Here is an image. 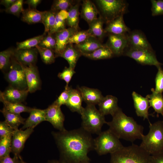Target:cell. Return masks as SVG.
Listing matches in <instances>:
<instances>
[{
  "label": "cell",
  "mask_w": 163,
  "mask_h": 163,
  "mask_svg": "<svg viewBox=\"0 0 163 163\" xmlns=\"http://www.w3.org/2000/svg\"><path fill=\"white\" fill-rule=\"evenodd\" d=\"M43 11L28 8L24 9L22 13L21 20L28 24L42 23Z\"/></svg>",
  "instance_id": "obj_28"
},
{
  "label": "cell",
  "mask_w": 163,
  "mask_h": 163,
  "mask_svg": "<svg viewBox=\"0 0 163 163\" xmlns=\"http://www.w3.org/2000/svg\"><path fill=\"white\" fill-rule=\"evenodd\" d=\"M21 163H27L23 161L22 158H21Z\"/></svg>",
  "instance_id": "obj_54"
},
{
  "label": "cell",
  "mask_w": 163,
  "mask_h": 163,
  "mask_svg": "<svg viewBox=\"0 0 163 163\" xmlns=\"http://www.w3.org/2000/svg\"><path fill=\"white\" fill-rule=\"evenodd\" d=\"M0 111L5 118V120L14 130L18 129L21 125H23L26 119L23 118L20 114L10 112L4 107Z\"/></svg>",
  "instance_id": "obj_29"
},
{
  "label": "cell",
  "mask_w": 163,
  "mask_h": 163,
  "mask_svg": "<svg viewBox=\"0 0 163 163\" xmlns=\"http://www.w3.org/2000/svg\"><path fill=\"white\" fill-rule=\"evenodd\" d=\"M133 59L138 63L142 65L154 66L157 68L163 65L156 58L153 49L136 48L128 46L123 55Z\"/></svg>",
  "instance_id": "obj_8"
},
{
  "label": "cell",
  "mask_w": 163,
  "mask_h": 163,
  "mask_svg": "<svg viewBox=\"0 0 163 163\" xmlns=\"http://www.w3.org/2000/svg\"><path fill=\"white\" fill-rule=\"evenodd\" d=\"M41 0H27L24 2V3L27 4L29 6V8L36 9L37 6L41 2Z\"/></svg>",
  "instance_id": "obj_51"
},
{
  "label": "cell",
  "mask_w": 163,
  "mask_h": 163,
  "mask_svg": "<svg viewBox=\"0 0 163 163\" xmlns=\"http://www.w3.org/2000/svg\"><path fill=\"white\" fill-rule=\"evenodd\" d=\"M44 33L42 34L30 38L24 41L17 43L16 49H29L34 48L38 45L41 40L46 35Z\"/></svg>",
  "instance_id": "obj_38"
},
{
  "label": "cell",
  "mask_w": 163,
  "mask_h": 163,
  "mask_svg": "<svg viewBox=\"0 0 163 163\" xmlns=\"http://www.w3.org/2000/svg\"><path fill=\"white\" fill-rule=\"evenodd\" d=\"M16 0H2L0 4L4 5L5 9L10 8L16 1Z\"/></svg>",
  "instance_id": "obj_52"
},
{
  "label": "cell",
  "mask_w": 163,
  "mask_h": 163,
  "mask_svg": "<svg viewBox=\"0 0 163 163\" xmlns=\"http://www.w3.org/2000/svg\"><path fill=\"white\" fill-rule=\"evenodd\" d=\"M104 45L96 37L91 36L83 42L76 45L75 47L81 53H90Z\"/></svg>",
  "instance_id": "obj_25"
},
{
  "label": "cell",
  "mask_w": 163,
  "mask_h": 163,
  "mask_svg": "<svg viewBox=\"0 0 163 163\" xmlns=\"http://www.w3.org/2000/svg\"><path fill=\"white\" fill-rule=\"evenodd\" d=\"M46 121L45 110L33 108L20 129L24 130L27 128L34 129L41 122Z\"/></svg>",
  "instance_id": "obj_22"
},
{
  "label": "cell",
  "mask_w": 163,
  "mask_h": 163,
  "mask_svg": "<svg viewBox=\"0 0 163 163\" xmlns=\"http://www.w3.org/2000/svg\"><path fill=\"white\" fill-rule=\"evenodd\" d=\"M57 12L52 10L43 11L42 23L44 26V33H48L53 27Z\"/></svg>",
  "instance_id": "obj_36"
},
{
  "label": "cell",
  "mask_w": 163,
  "mask_h": 163,
  "mask_svg": "<svg viewBox=\"0 0 163 163\" xmlns=\"http://www.w3.org/2000/svg\"><path fill=\"white\" fill-rule=\"evenodd\" d=\"M112 117L111 121L107 124L109 129L119 139L132 142L137 139L141 140L144 127L133 118L126 115L120 107Z\"/></svg>",
  "instance_id": "obj_2"
},
{
  "label": "cell",
  "mask_w": 163,
  "mask_h": 163,
  "mask_svg": "<svg viewBox=\"0 0 163 163\" xmlns=\"http://www.w3.org/2000/svg\"><path fill=\"white\" fill-rule=\"evenodd\" d=\"M99 16L106 24L127 11L128 4L123 0H96Z\"/></svg>",
  "instance_id": "obj_6"
},
{
  "label": "cell",
  "mask_w": 163,
  "mask_h": 163,
  "mask_svg": "<svg viewBox=\"0 0 163 163\" xmlns=\"http://www.w3.org/2000/svg\"><path fill=\"white\" fill-rule=\"evenodd\" d=\"M118 99L113 96L108 95L104 97L98 104L99 110L104 116L110 114L112 116L118 110Z\"/></svg>",
  "instance_id": "obj_21"
},
{
  "label": "cell",
  "mask_w": 163,
  "mask_h": 163,
  "mask_svg": "<svg viewBox=\"0 0 163 163\" xmlns=\"http://www.w3.org/2000/svg\"><path fill=\"white\" fill-rule=\"evenodd\" d=\"M152 15L153 16L163 15V0H151Z\"/></svg>",
  "instance_id": "obj_46"
},
{
  "label": "cell",
  "mask_w": 163,
  "mask_h": 163,
  "mask_svg": "<svg viewBox=\"0 0 163 163\" xmlns=\"http://www.w3.org/2000/svg\"><path fill=\"white\" fill-rule=\"evenodd\" d=\"M122 14L107 24L104 29L106 34L123 35L128 34L130 29L125 24Z\"/></svg>",
  "instance_id": "obj_19"
},
{
  "label": "cell",
  "mask_w": 163,
  "mask_h": 163,
  "mask_svg": "<svg viewBox=\"0 0 163 163\" xmlns=\"http://www.w3.org/2000/svg\"><path fill=\"white\" fill-rule=\"evenodd\" d=\"M150 163H163V152L150 155Z\"/></svg>",
  "instance_id": "obj_50"
},
{
  "label": "cell",
  "mask_w": 163,
  "mask_h": 163,
  "mask_svg": "<svg viewBox=\"0 0 163 163\" xmlns=\"http://www.w3.org/2000/svg\"><path fill=\"white\" fill-rule=\"evenodd\" d=\"M14 131L5 120L0 122V138L12 134Z\"/></svg>",
  "instance_id": "obj_48"
},
{
  "label": "cell",
  "mask_w": 163,
  "mask_h": 163,
  "mask_svg": "<svg viewBox=\"0 0 163 163\" xmlns=\"http://www.w3.org/2000/svg\"><path fill=\"white\" fill-rule=\"evenodd\" d=\"M78 30L69 27L54 34L56 43L54 52L56 57L60 56L68 44L70 37Z\"/></svg>",
  "instance_id": "obj_15"
},
{
  "label": "cell",
  "mask_w": 163,
  "mask_h": 163,
  "mask_svg": "<svg viewBox=\"0 0 163 163\" xmlns=\"http://www.w3.org/2000/svg\"><path fill=\"white\" fill-rule=\"evenodd\" d=\"M0 100L4 105V108L7 111L16 114L22 112L30 113L33 108L27 106L22 103H14L5 100L0 94Z\"/></svg>",
  "instance_id": "obj_30"
},
{
  "label": "cell",
  "mask_w": 163,
  "mask_h": 163,
  "mask_svg": "<svg viewBox=\"0 0 163 163\" xmlns=\"http://www.w3.org/2000/svg\"><path fill=\"white\" fill-rule=\"evenodd\" d=\"M83 101L81 94L77 89L72 88L69 99L66 105L72 112L81 114L84 108L82 106Z\"/></svg>",
  "instance_id": "obj_24"
},
{
  "label": "cell",
  "mask_w": 163,
  "mask_h": 163,
  "mask_svg": "<svg viewBox=\"0 0 163 163\" xmlns=\"http://www.w3.org/2000/svg\"><path fill=\"white\" fill-rule=\"evenodd\" d=\"M77 2L72 0H54L51 10L56 12L61 10L68 11L70 8L74 5Z\"/></svg>",
  "instance_id": "obj_40"
},
{
  "label": "cell",
  "mask_w": 163,
  "mask_h": 163,
  "mask_svg": "<svg viewBox=\"0 0 163 163\" xmlns=\"http://www.w3.org/2000/svg\"><path fill=\"white\" fill-rule=\"evenodd\" d=\"M82 55L81 52L73 44H68L59 57L63 58L68 62L69 67L74 69L77 62Z\"/></svg>",
  "instance_id": "obj_26"
},
{
  "label": "cell",
  "mask_w": 163,
  "mask_h": 163,
  "mask_svg": "<svg viewBox=\"0 0 163 163\" xmlns=\"http://www.w3.org/2000/svg\"><path fill=\"white\" fill-rule=\"evenodd\" d=\"M5 78L9 85L21 90L28 89L26 74L23 66L13 58L8 70L5 72Z\"/></svg>",
  "instance_id": "obj_9"
},
{
  "label": "cell",
  "mask_w": 163,
  "mask_h": 163,
  "mask_svg": "<svg viewBox=\"0 0 163 163\" xmlns=\"http://www.w3.org/2000/svg\"><path fill=\"white\" fill-rule=\"evenodd\" d=\"M79 6L80 1H78L74 5L70 8L68 11V15L66 20V24L69 27L74 28L78 30L79 29Z\"/></svg>",
  "instance_id": "obj_32"
},
{
  "label": "cell",
  "mask_w": 163,
  "mask_h": 163,
  "mask_svg": "<svg viewBox=\"0 0 163 163\" xmlns=\"http://www.w3.org/2000/svg\"><path fill=\"white\" fill-rule=\"evenodd\" d=\"M82 119V126L91 134L98 135L102 131V127L107 124L104 116L93 105L87 104L80 114Z\"/></svg>",
  "instance_id": "obj_5"
},
{
  "label": "cell",
  "mask_w": 163,
  "mask_h": 163,
  "mask_svg": "<svg viewBox=\"0 0 163 163\" xmlns=\"http://www.w3.org/2000/svg\"><path fill=\"white\" fill-rule=\"evenodd\" d=\"M82 55L93 60L104 59L111 58L114 56L110 49L105 44L93 52L90 53H82Z\"/></svg>",
  "instance_id": "obj_33"
},
{
  "label": "cell",
  "mask_w": 163,
  "mask_h": 163,
  "mask_svg": "<svg viewBox=\"0 0 163 163\" xmlns=\"http://www.w3.org/2000/svg\"><path fill=\"white\" fill-rule=\"evenodd\" d=\"M38 51L36 47L29 49L14 50L13 57L20 64L25 66L35 65Z\"/></svg>",
  "instance_id": "obj_13"
},
{
  "label": "cell",
  "mask_w": 163,
  "mask_h": 163,
  "mask_svg": "<svg viewBox=\"0 0 163 163\" xmlns=\"http://www.w3.org/2000/svg\"><path fill=\"white\" fill-rule=\"evenodd\" d=\"M40 54L42 61L46 64L54 62L55 56L54 51L52 50L37 46L36 47Z\"/></svg>",
  "instance_id": "obj_39"
},
{
  "label": "cell",
  "mask_w": 163,
  "mask_h": 163,
  "mask_svg": "<svg viewBox=\"0 0 163 163\" xmlns=\"http://www.w3.org/2000/svg\"><path fill=\"white\" fill-rule=\"evenodd\" d=\"M60 106L54 101L45 110L46 121L50 122L59 131L65 130L64 125L65 116Z\"/></svg>",
  "instance_id": "obj_10"
},
{
  "label": "cell",
  "mask_w": 163,
  "mask_h": 163,
  "mask_svg": "<svg viewBox=\"0 0 163 163\" xmlns=\"http://www.w3.org/2000/svg\"><path fill=\"white\" fill-rule=\"evenodd\" d=\"M23 66L26 74L27 89L29 92L33 93L40 90L41 83L37 67L35 65Z\"/></svg>",
  "instance_id": "obj_16"
},
{
  "label": "cell",
  "mask_w": 163,
  "mask_h": 163,
  "mask_svg": "<svg viewBox=\"0 0 163 163\" xmlns=\"http://www.w3.org/2000/svg\"><path fill=\"white\" fill-rule=\"evenodd\" d=\"M46 163H60V162L58 160H48Z\"/></svg>",
  "instance_id": "obj_53"
},
{
  "label": "cell",
  "mask_w": 163,
  "mask_h": 163,
  "mask_svg": "<svg viewBox=\"0 0 163 163\" xmlns=\"http://www.w3.org/2000/svg\"><path fill=\"white\" fill-rule=\"evenodd\" d=\"M60 163H90L88 152L94 149L91 134L81 127L71 130L53 131Z\"/></svg>",
  "instance_id": "obj_1"
},
{
  "label": "cell",
  "mask_w": 163,
  "mask_h": 163,
  "mask_svg": "<svg viewBox=\"0 0 163 163\" xmlns=\"http://www.w3.org/2000/svg\"><path fill=\"white\" fill-rule=\"evenodd\" d=\"M149 130L143 135L140 146L149 155L163 152V121L149 123Z\"/></svg>",
  "instance_id": "obj_3"
},
{
  "label": "cell",
  "mask_w": 163,
  "mask_h": 163,
  "mask_svg": "<svg viewBox=\"0 0 163 163\" xmlns=\"http://www.w3.org/2000/svg\"><path fill=\"white\" fill-rule=\"evenodd\" d=\"M98 14L97 7L92 1L89 0L83 1L80 13L81 18L89 24L97 18Z\"/></svg>",
  "instance_id": "obj_23"
},
{
  "label": "cell",
  "mask_w": 163,
  "mask_h": 163,
  "mask_svg": "<svg viewBox=\"0 0 163 163\" xmlns=\"http://www.w3.org/2000/svg\"><path fill=\"white\" fill-rule=\"evenodd\" d=\"M55 34L47 33L41 40L38 45L40 47L52 50L54 51L56 46Z\"/></svg>",
  "instance_id": "obj_42"
},
{
  "label": "cell",
  "mask_w": 163,
  "mask_h": 163,
  "mask_svg": "<svg viewBox=\"0 0 163 163\" xmlns=\"http://www.w3.org/2000/svg\"><path fill=\"white\" fill-rule=\"evenodd\" d=\"M132 95L134 107L137 116L143 117L144 120H148L149 123H150L149 119L150 114L148 112L150 107L148 99L135 91H133Z\"/></svg>",
  "instance_id": "obj_17"
},
{
  "label": "cell",
  "mask_w": 163,
  "mask_h": 163,
  "mask_svg": "<svg viewBox=\"0 0 163 163\" xmlns=\"http://www.w3.org/2000/svg\"><path fill=\"white\" fill-rule=\"evenodd\" d=\"M14 49L9 48L0 53V69L6 72L10 68L12 62Z\"/></svg>",
  "instance_id": "obj_35"
},
{
  "label": "cell",
  "mask_w": 163,
  "mask_h": 163,
  "mask_svg": "<svg viewBox=\"0 0 163 163\" xmlns=\"http://www.w3.org/2000/svg\"><path fill=\"white\" fill-rule=\"evenodd\" d=\"M128 46L133 48L152 49L145 34L140 30L130 31L127 34Z\"/></svg>",
  "instance_id": "obj_14"
},
{
  "label": "cell",
  "mask_w": 163,
  "mask_h": 163,
  "mask_svg": "<svg viewBox=\"0 0 163 163\" xmlns=\"http://www.w3.org/2000/svg\"><path fill=\"white\" fill-rule=\"evenodd\" d=\"M68 15V11L61 10L57 13L54 24L48 33L54 34L57 32L63 30L66 28V20Z\"/></svg>",
  "instance_id": "obj_34"
},
{
  "label": "cell",
  "mask_w": 163,
  "mask_h": 163,
  "mask_svg": "<svg viewBox=\"0 0 163 163\" xmlns=\"http://www.w3.org/2000/svg\"><path fill=\"white\" fill-rule=\"evenodd\" d=\"M29 92L28 89L21 90L9 85L3 92L0 91V94L8 102L21 103L25 101Z\"/></svg>",
  "instance_id": "obj_20"
},
{
  "label": "cell",
  "mask_w": 163,
  "mask_h": 163,
  "mask_svg": "<svg viewBox=\"0 0 163 163\" xmlns=\"http://www.w3.org/2000/svg\"><path fill=\"white\" fill-rule=\"evenodd\" d=\"M21 157L14 156L11 158L10 155L0 159V163H21Z\"/></svg>",
  "instance_id": "obj_49"
},
{
  "label": "cell",
  "mask_w": 163,
  "mask_h": 163,
  "mask_svg": "<svg viewBox=\"0 0 163 163\" xmlns=\"http://www.w3.org/2000/svg\"><path fill=\"white\" fill-rule=\"evenodd\" d=\"M152 93L147 95L150 107H152L158 116L161 114L163 117V95L162 93L155 92L153 88L151 89Z\"/></svg>",
  "instance_id": "obj_27"
},
{
  "label": "cell",
  "mask_w": 163,
  "mask_h": 163,
  "mask_svg": "<svg viewBox=\"0 0 163 163\" xmlns=\"http://www.w3.org/2000/svg\"><path fill=\"white\" fill-rule=\"evenodd\" d=\"M77 88L80 92L83 101L87 104H98L104 97L101 91L97 89L84 86H78Z\"/></svg>",
  "instance_id": "obj_18"
},
{
  "label": "cell",
  "mask_w": 163,
  "mask_h": 163,
  "mask_svg": "<svg viewBox=\"0 0 163 163\" xmlns=\"http://www.w3.org/2000/svg\"><path fill=\"white\" fill-rule=\"evenodd\" d=\"M104 21L100 16L90 23L89 28L92 36L96 37L101 41L106 35L103 28Z\"/></svg>",
  "instance_id": "obj_31"
},
{
  "label": "cell",
  "mask_w": 163,
  "mask_h": 163,
  "mask_svg": "<svg viewBox=\"0 0 163 163\" xmlns=\"http://www.w3.org/2000/svg\"><path fill=\"white\" fill-rule=\"evenodd\" d=\"M119 139L109 129L101 132L94 139V149L100 155L113 153L124 147Z\"/></svg>",
  "instance_id": "obj_7"
},
{
  "label": "cell",
  "mask_w": 163,
  "mask_h": 163,
  "mask_svg": "<svg viewBox=\"0 0 163 163\" xmlns=\"http://www.w3.org/2000/svg\"><path fill=\"white\" fill-rule=\"evenodd\" d=\"M150 155L139 145L133 144L110 154V163H150Z\"/></svg>",
  "instance_id": "obj_4"
},
{
  "label": "cell",
  "mask_w": 163,
  "mask_h": 163,
  "mask_svg": "<svg viewBox=\"0 0 163 163\" xmlns=\"http://www.w3.org/2000/svg\"><path fill=\"white\" fill-rule=\"evenodd\" d=\"M127 34L123 35L108 34V38L105 44L111 50L114 56H119L123 55L124 51L128 45Z\"/></svg>",
  "instance_id": "obj_11"
},
{
  "label": "cell",
  "mask_w": 163,
  "mask_h": 163,
  "mask_svg": "<svg viewBox=\"0 0 163 163\" xmlns=\"http://www.w3.org/2000/svg\"><path fill=\"white\" fill-rule=\"evenodd\" d=\"M12 134L0 138V159L10 155Z\"/></svg>",
  "instance_id": "obj_37"
},
{
  "label": "cell",
  "mask_w": 163,
  "mask_h": 163,
  "mask_svg": "<svg viewBox=\"0 0 163 163\" xmlns=\"http://www.w3.org/2000/svg\"><path fill=\"white\" fill-rule=\"evenodd\" d=\"M158 72L155 78V91L158 93L163 92V70L160 66L157 68Z\"/></svg>",
  "instance_id": "obj_45"
},
{
  "label": "cell",
  "mask_w": 163,
  "mask_h": 163,
  "mask_svg": "<svg viewBox=\"0 0 163 163\" xmlns=\"http://www.w3.org/2000/svg\"><path fill=\"white\" fill-rule=\"evenodd\" d=\"M75 73L74 69L70 67H65L63 70L58 73V77L60 79L64 80L66 82L65 88L69 87V84L73 76Z\"/></svg>",
  "instance_id": "obj_44"
},
{
  "label": "cell",
  "mask_w": 163,
  "mask_h": 163,
  "mask_svg": "<svg viewBox=\"0 0 163 163\" xmlns=\"http://www.w3.org/2000/svg\"><path fill=\"white\" fill-rule=\"evenodd\" d=\"M72 88L69 86L65 88V90L54 102L60 107L63 105H66L69 99Z\"/></svg>",
  "instance_id": "obj_47"
},
{
  "label": "cell",
  "mask_w": 163,
  "mask_h": 163,
  "mask_svg": "<svg viewBox=\"0 0 163 163\" xmlns=\"http://www.w3.org/2000/svg\"><path fill=\"white\" fill-rule=\"evenodd\" d=\"M23 0H17L9 8L5 9V11L7 13L19 17L21 13L24 10L23 8L24 3Z\"/></svg>",
  "instance_id": "obj_43"
},
{
  "label": "cell",
  "mask_w": 163,
  "mask_h": 163,
  "mask_svg": "<svg viewBox=\"0 0 163 163\" xmlns=\"http://www.w3.org/2000/svg\"><path fill=\"white\" fill-rule=\"evenodd\" d=\"M33 131V128L14 130L12 135L11 148V152L14 156H20L26 141Z\"/></svg>",
  "instance_id": "obj_12"
},
{
  "label": "cell",
  "mask_w": 163,
  "mask_h": 163,
  "mask_svg": "<svg viewBox=\"0 0 163 163\" xmlns=\"http://www.w3.org/2000/svg\"><path fill=\"white\" fill-rule=\"evenodd\" d=\"M91 36H92L89 29L86 30H78L70 37L68 42V44H79Z\"/></svg>",
  "instance_id": "obj_41"
}]
</instances>
